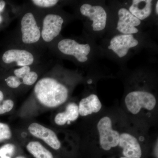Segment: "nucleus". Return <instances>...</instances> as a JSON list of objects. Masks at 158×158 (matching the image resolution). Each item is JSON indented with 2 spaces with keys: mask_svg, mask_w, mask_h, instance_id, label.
Returning <instances> with one entry per match:
<instances>
[{
  "mask_svg": "<svg viewBox=\"0 0 158 158\" xmlns=\"http://www.w3.org/2000/svg\"><path fill=\"white\" fill-rule=\"evenodd\" d=\"M43 12L27 4L24 5L19 16L15 36L10 44L21 46L43 51L46 48L41 39V19Z\"/></svg>",
  "mask_w": 158,
  "mask_h": 158,
  "instance_id": "f257e3e1",
  "label": "nucleus"
},
{
  "mask_svg": "<svg viewBox=\"0 0 158 158\" xmlns=\"http://www.w3.org/2000/svg\"><path fill=\"white\" fill-rule=\"evenodd\" d=\"M58 69L57 65L51 67L34 86L35 98L47 107H57L64 103L68 98V88L57 78Z\"/></svg>",
  "mask_w": 158,
  "mask_h": 158,
  "instance_id": "f03ea898",
  "label": "nucleus"
},
{
  "mask_svg": "<svg viewBox=\"0 0 158 158\" xmlns=\"http://www.w3.org/2000/svg\"><path fill=\"white\" fill-rule=\"evenodd\" d=\"M42 51L9 44L0 52V68L5 70L42 63Z\"/></svg>",
  "mask_w": 158,
  "mask_h": 158,
  "instance_id": "7ed1b4c3",
  "label": "nucleus"
},
{
  "mask_svg": "<svg viewBox=\"0 0 158 158\" xmlns=\"http://www.w3.org/2000/svg\"><path fill=\"white\" fill-rule=\"evenodd\" d=\"M41 19V39L46 48L59 37L64 23L62 15L55 9L42 11Z\"/></svg>",
  "mask_w": 158,
  "mask_h": 158,
  "instance_id": "20e7f679",
  "label": "nucleus"
},
{
  "mask_svg": "<svg viewBox=\"0 0 158 158\" xmlns=\"http://www.w3.org/2000/svg\"><path fill=\"white\" fill-rule=\"evenodd\" d=\"M48 48L51 52L56 50L62 55L73 56L80 62H85L88 60L87 56L90 51V45L88 44H81L70 38L56 40Z\"/></svg>",
  "mask_w": 158,
  "mask_h": 158,
  "instance_id": "39448f33",
  "label": "nucleus"
},
{
  "mask_svg": "<svg viewBox=\"0 0 158 158\" xmlns=\"http://www.w3.org/2000/svg\"><path fill=\"white\" fill-rule=\"evenodd\" d=\"M125 102L127 110L135 115L138 114L142 108L148 110H153L156 104L155 96L144 91L130 92L126 97Z\"/></svg>",
  "mask_w": 158,
  "mask_h": 158,
  "instance_id": "423d86ee",
  "label": "nucleus"
},
{
  "mask_svg": "<svg viewBox=\"0 0 158 158\" xmlns=\"http://www.w3.org/2000/svg\"><path fill=\"white\" fill-rule=\"evenodd\" d=\"M100 144L103 149L109 151L118 146L120 134L112 128V121L108 116L102 118L97 124Z\"/></svg>",
  "mask_w": 158,
  "mask_h": 158,
  "instance_id": "0eeeda50",
  "label": "nucleus"
},
{
  "mask_svg": "<svg viewBox=\"0 0 158 158\" xmlns=\"http://www.w3.org/2000/svg\"><path fill=\"white\" fill-rule=\"evenodd\" d=\"M80 10L82 15L89 18L93 21L92 27L94 31H101L105 28L106 24L107 13L102 6L83 4Z\"/></svg>",
  "mask_w": 158,
  "mask_h": 158,
  "instance_id": "6e6552de",
  "label": "nucleus"
},
{
  "mask_svg": "<svg viewBox=\"0 0 158 158\" xmlns=\"http://www.w3.org/2000/svg\"><path fill=\"white\" fill-rule=\"evenodd\" d=\"M28 130L32 135L44 141L48 145L55 150L61 147V142L53 131L36 123H31Z\"/></svg>",
  "mask_w": 158,
  "mask_h": 158,
  "instance_id": "1a4fd4ad",
  "label": "nucleus"
},
{
  "mask_svg": "<svg viewBox=\"0 0 158 158\" xmlns=\"http://www.w3.org/2000/svg\"><path fill=\"white\" fill-rule=\"evenodd\" d=\"M138 44V40L134 38L132 34H122L112 38L108 49L112 50L119 58H122L127 54L130 48Z\"/></svg>",
  "mask_w": 158,
  "mask_h": 158,
  "instance_id": "9d476101",
  "label": "nucleus"
},
{
  "mask_svg": "<svg viewBox=\"0 0 158 158\" xmlns=\"http://www.w3.org/2000/svg\"><path fill=\"white\" fill-rule=\"evenodd\" d=\"M118 20L116 29L123 34H132L138 32L136 27L140 25L141 20L133 15L128 10L121 8L118 11Z\"/></svg>",
  "mask_w": 158,
  "mask_h": 158,
  "instance_id": "9b49d317",
  "label": "nucleus"
},
{
  "mask_svg": "<svg viewBox=\"0 0 158 158\" xmlns=\"http://www.w3.org/2000/svg\"><path fill=\"white\" fill-rule=\"evenodd\" d=\"M119 147L123 148V154L126 157L141 158L142 151L139 142L135 137L128 133L120 135Z\"/></svg>",
  "mask_w": 158,
  "mask_h": 158,
  "instance_id": "f8f14e48",
  "label": "nucleus"
},
{
  "mask_svg": "<svg viewBox=\"0 0 158 158\" xmlns=\"http://www.w3.org/2000/svg\"><path fill=\"white\" fill-rule=\"evenodd\" d=\"M102 105L98 97L94 94H91L87 97L82 99L79 103V114L85 116L93 113L99 112Z\"/></svg>",
  "mask_w": 158,
  "mask_h": 158,
  "instance_id": "ddd939ff",
  "label": "nucleus"
},
{
  "mask_svg": "<svg viewBox=\"0 0 158 158\" xmlns=\"http://www.w3.org/2000/svg\"><path fill=\"white\" fill-rule=\"evenodd\" d=\"M152 1L133 0L129 11L139 20H144L151 14Z\"/></svg>",
  "mask_w": 158,
  "mask_h": 158,
  "instance_id": "4468645a",
  "label": "nucleus"
},
{
  "mask_svg": "<svg viewBox=\"0 0 158 158\" xmlns=\"http://www.w3.org/2000/svg\"><path fill=\"white\" fill-rule=\"evenodd\" d=\"M79 116L78 106L75 103H69L66 106L65 112L58 113L56 115L55 122L58 125H64L67 122L75 121Z\"/></svg>",
  "mask_w": 158,
  "mask_h": 158,
  "instance_id": "2eb2a0df",
  "label": "nucleus"
},
{
  "mask_svg": "<svg viewBox=\"0 0 158 158\" xmlns=\"http://www.w3.org/2000/svg\"><path fill=\"white\" fill-rule=\"evenodd\" d=\"M15 17L11 8V2L0 0V31L6 28Z\"/></svg>",
  "mask_w": 158,
  "mask_h": 158,
  "instance_id": "dca6fc26",
  "label": "nucleus"
},
{
  "mask_svg": "<svg viewBox=\"0 0 158 158\" xmlns=\"http://www.w3.org/2000/svg\"><path fill=\"white\" fill-rule=\"evenodd\" d=\"M27 149L35 158H54L52 153L38 141L29 142Z\"/></svg>",
  "mask_w": 158,
  "mask_h": 158,
  "instance_id": "f3484780",
  "label": "nucleus"
},
{
  "mask_svg": "<svg viewBox=\"0 0 158 158\" xmlns=\"http://www.w3.org/2000/svg\"><path fill=\"white\" fill-rule=\"evenodd\" d=\"M59 2L58 0H32L27 4L38 11H45L55 9Z\"/></svg>",
  "mask_w": 158,
  "mask_h": 158,
  "instance_id": "a211bd4d",
  "label": "nucleus"
},
{
  "mask_svg": "<svg viewBox=\"0 0 158 158\" xmlns=\"http://www.w3.org/2000/svg\"><path fill=\"white\" fill-rule=\"evenodd\" d=\"M11 137V130L6 123L0 122V143L9 140Z\"/></svg>",
  "mask_w": 158,
  "mask_h": 158,
  "instance_id": "6ab92c4d",
  "label": "nucleus"
},
{
  "mask_svg": "<svg viewBox=\"0 0 158 158\" xmlns=\"http://www.w3.org/2000/svg\"><path fill=\"white\" fill-rule=\"evenodd\" d=\"M14 106V102L11 99H5L0 104V115L9 113L12 110Z\"/></svg>",
  "mask_w": 158,
  "mask_h": 158,
  "instance_id": "aec40b11",
  "label": "nucleus"
},
{
  "mask_svg": "<svg viewBox=\"0 0 158 158\" xmlns=\"http://www.w3.org/2000/svg\"><path fill=\"white\" fill-rule=\"evenodd\" d=\"M15 147L14 144L8 143L0 147V157L3 156L13 155L15 152Z\"/></svg>",
  "mask_w": 158,
  "mask_h": 158,
  "instance_id": "412c9836",
  "label": "nucleus"
},
{
  "mask_svg": "<svg viewBox=\"0 0 158 158\" xmlns=\"http://www.w3.org/2000/svg\"><path fill=\"white\" fill-rule=\"evenodd\" d=\"M6 86L0 81V104L6 98Z\"/></svg>",
  "mask_w": 158,
  "mask_h": 158,
  "instance_id": "4be33fe9",
  "label": "nucleus"
},
{
  "mask_svg": "<svg viewBox=\"0 0 158 158\" xmlns=\"http://www.w3.org/2000/svg\"><path fill=\"white\" fill-rule=\"evenodd\" d=\"M158 2H157L156 4V13L157 15L158 14Z\"/></svg>",
  "mask_w": 158,
  "mask_h": 158,
  "instance_id": "5701e85b",
  "label": "nucleus"
},
{
  "mask_svg": "<svg viewBox=\"0 0 158 158\" xmlns=\"http://www.w3.org/2000/svg\"><path fill=\"white\" fill-rule=\"evenodd\" d=\"M0 158H11V157L9 156H2L0 157Z\"/></svg>",
  "mask_w": 158,
  "mask_h": 158,
  "instance_id": "b1692460",
  "label": "nucleus"
},
{
  "mask_svg": "<svg viewBox=\"0 0 158 158\" xmlns=\"http://www.w3.org/2000/svg\"><path fill=\"white\" fill-rule=\"evenodd\" d=\"M2 69L0 68V81H1V77H2Z\"/></svg>",
  "mask_w": 158,
  "mask_h": 158,
  "instance_id": "393cba45",
  "label": "nucleus"
},
{
  "mask_svg": "<svg viewBox=\"0 0 158 158\" xmlns=\"http://www.w3.org/2000/svg\"><path fill=\"white\" fill-rule=\"evenodd\" d=\"M92 81L91 80H89V81H88V84H91V83H92Z\"/></svg>",
  "mask_w": 158,
  "mask_h": 158,
  "instance_id": "a878e982",
  "label": "nucleus"
},
{
  "mask_svg": "<svg viewBox=\"0 0 158 158\" xmlns=\"http://www.w3.org/2000/svg\"><path fill=\"white\" fill-rule=\"evenodd\" d=\"M15 158H26L25 157H24L23 156H18L17 157Z\"/></svg>",
  "mask_w": 158,
  "mask_h": 158,
  "instance_id": "bb28decb",
  "label": "nucleus"
},
{
  "mask_svg": "<svg viewBox=\"0 0 158 158\" xmlns=\"http://www.w3.org/2000/svg\"><path fill=\"white\" fill-rule=\"evenodd\" d=\"M120 158H129L126 157H121Z\"/></svg>",
  "mask_w": 158,
  "mask_h": 158,
  "instance_id": "cd10ccee",
  "label": "nucleus"
}]
</instances>
